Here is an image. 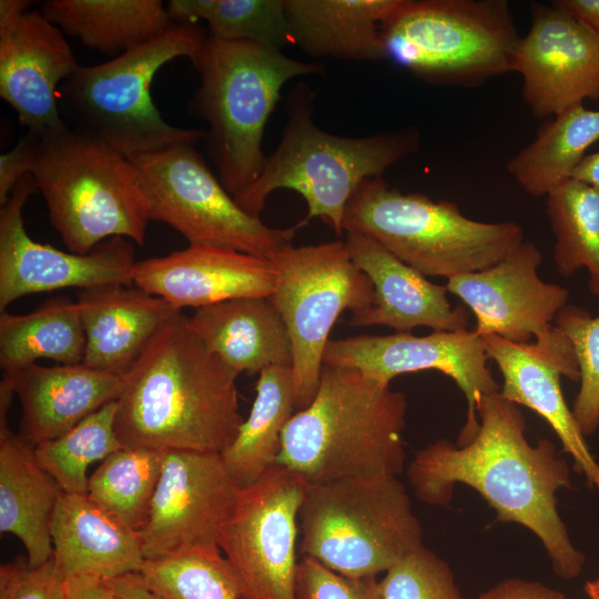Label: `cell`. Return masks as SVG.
I'll return each mask as SVG.
<instances>
[{
  "label": "cell",
  "instance_id": "6da1fadb",
  "mask_svg": "<svg viewBox=\"0 0 599 599\" xmlns=\"http://www.w3.org/2000/svg\"><path fill=\"white\" fill-rule=\"evenodd\" d=\"M479 427L458 446L438 439L415 453L408 480L424 502L445 506L457 483L477 490L504 522L519 524L542 542L555 572L577 578L586 561L575 548L557 510L556 493L571 488L568 464L549 439L531 446L519 405L499 392L483 396Z\"/></svg>",
  "mask_w": 599,
  "mask_h": 599
},
{
  "label": "cell",
  "instance_id": "7a4b0ae2",
  "mask_svg": "<svg viewBox=\"0 0 599 599\" xmlns=\"http://www.w3.org/2000/svg\"><path fill=\"white\" fill-rule=\"evenodd\" d=\"M237 376L176 312L122 375L114 422L121 445L221 454L244 422Z\"/></svg>",
  "mask_w": 599,
  "mask_h": 599
},
{
  "label": "cell",
  "instance_id": "3957f363",
  "mask_svg": "<svg viewBox=\"0 0 599 599\" xmlns=\"http://www.w3.org/2000/svg\"><path fill=\"white\" fill-rule=\"evenodd\" d=\"M407 399L390 384L323 364L317 393L282 435L277 465L308 484L392 475L404 469Z\"/></svg>",
  "mask_w": 599,
  "mask_h": 599
},
{
  "label": "cell",
  "instance_id": "277c9868",
  "mask_svg": "<svg viewBox=\"0 0 599 599\" xmlns=\"http://www.w3.org/2000/svg\"><path fill=\"white\" fill-rule=\"evenodd\" d=\"M192 63L200 87L190 112L207 124V154L223 186L237 199L264 167V131L283 85L296 77L323 74L324 65L261 43L210 37Z\"/></svg>",
  "mask_w": 599,
  "mask_h": 599
},
{
  "label": "cell",
  "instance_id": "5b68a950",
  "mask_svg": "<svg viewBox=\"0 0 599 599\" xmlns=\"http://www.w3.org/2000/svg\"><path fill=\"white\" fill-rule=\"evenodd\" d=\"M314 98L315 92L303 82L291 91L278 146L251 187L234 200L246 213L260 217L271 193L295 191L307 204L298 226L322 219L339 236L345 209L361 183L382 176L412 154L418 135L415 129L358 138L331 134L313 121Z\"/></svg>",
  "mask_w": 599,
  "mask_h": 599
},
{
  "label": "cell",
  "instance_id": "8992f818",
  "mask_svg": "<svg viewBox=\"0 0 599 599\" xmlns=\"http://www.w3.org/2000/svg\"><path fill=\"white\" fill-rule=\"evenodd\" d=\"M32 133L30 174L49 220L68 250L88 254L121 236L143 245L150 203L130 160L84 130L68 125Z\"/></svg>",
  "mask_w": 599,
  "mask_h": 599
},
{
  "label": "cell",
  "instance_id": "52a82bcc",
  "mask_svg": "<svg viewBox=\"0 0 599 599\" xmlns=\"http://www.w3.org/2000/svg\"><path fill=\"white\" fill-rule=\"evenodd\" d=\"M343 231L377 242L425 276L446 280L498 263L525 240L516 222L475 221L454 202L403 193L382 176L364 180L352 195Z\"/></svg>",
  "mask_w": 599,
  "mask_h": 599
},
{
  "label": "cell",
  "instance_id": "ba28073f",
  "mask_svg": "<svg viewBox=\"0 0 599 599\" xmlns=\"http://www.w3.org/2000/svg\"><path fill=\"white\" fill-rule=\"evenodd\" d=\"M298 518L301 554L348 577H376L423 545L397 476L307 483Z\"/></svg>",
  "mask_w": 599,
  "mask_h": 599
},
{
  "label": "cell",
  "instance_id": "9c48e42d",
  "mask_svg": "<svg viewBox=\"0 0 599 599\" xmlns=\"http://www.w3.org/2000/svg\"><path fill=\"white\" fill-rule=\"evenodd\" d=\"M380 35L387 60L460 85L516 72L521 41L505 0H399Z\"/></svg>",
  "mask_w": 599,
  "mask_h": 599
},
{
  "label": "cell",
  "instance_id": "30bf717a",
  "mask_svg": "<svg viewBox=\"0 0 599 599\" xmlns=\"http://www.w3.org/2000/svg\"><path fill=\"white\" fill-rule=\"evenodd\" d=\"M209 34L196 23H176L162 35L106 62L82 67L62 83L69 105L84 130L126 158L180 143H194L205 132L169 124L154 105L150 88L169 61H191Z\"/></svg>",
  "mask_w": 599,
  "mask_h": 599
},
{
  "label": "cell",
  "instance_id": "8fae6325",
  "mask_svg": "<svg viewBox=\"0 0 599 599\" xmlns=\"http://www.w3.org/2000/svg\"><path fill=\"white\" fill-rule=\"evenodd\" d=\"M150 203L151 221L167 224L190 244L270 258L293 245L295 227L277 229L246 213L226 191L194 143L128 158Z\"/></svg>",
  "mask_w": 599,
  "mask_h": 599
},
{
  "label": "cell",
  "instance_id": "7c38bea8",
  "mask_svg": "<svg viewBox=\"0 0 599 599\" xmlns=\"http://www.w3.org/2000/svg\"><path fill=\"white\" fill-rule=\"evenodd\" d=\"M270 260L277 282L270 296L288 331L293 351L296 409L314 399L328 336L344 311L367 308L374 297L370 280L353 262L345 242L290 245Z\"/></svg>",
  "mask_w": 599,
  "mask_h": 599
},
{
  "label": "cell",
  "instance_id": "4fadbf2b",
  "mask_svg": "<svg viewBox=\"0 0 599 599\" xmlns=\"http://www.w3.org/2000/svg\"><path fill=\"white\" fill-rule=\"evenodd\" d=\"M306 485L276 464L238 488L217 545L234 572L240 599H295L297 521Z\"/></svg>",
  "mask_w": 599,
  "mask_h": 599
},
{
  "label": "cell",
  "instance_id": "5bb4252c",
  "mask_svg": "<svg viewBox=\"0 0 599 599\" xmlns=\"http://www.w3.org/2000/svg\"><path fill=\"white\" fill-rule=\"evenodd\" d=\"M488 361L483 337L463 329L433 331L426 336L396 332L329 339L323 364L353 368L384 384L398 375L424 370L449 376L467 400V418L457 441L460 446L478 430L477 407L483 396L500 390Z\"/></svg>",
  "mask_w": 599,
  "mask_h": 599
},
{
  "label": "cell",
  "instance_id": "9a60e30c",
  "mask_svg": "<svg viewBox=\"0 0 599 599\" xmlns=\"http://www.w3.org/2000/svg\"><path fill=\"white\" fill-rule=\"evenodd\" d=\"M35 191L32 174H26L0 205L1 312L29 294L133 284L136 261L134 247L125 237L108 238L88 254L63 252L33 241L24 227L23 207Z\"/></svg>",
  "mask_w": 599,
  "mask_h": 599
},
{
  "label": "cell",
  "instance_id": "2e32d148",
  "mask_svg": "<svg viewBox=\"0 0 599 599\" xmlns=\"http://www.w3.org/2000/svg\"><path fill=\"white\" fill-rule=\"evenodd\" d=\"M237 490L221 454L165 450L148 521L138 532L144 558L219 546Z\"/></svg>",
  "mask_w": 599,
  "mask_h": 599
},
{
  "label": "cell",
  "instance_id": "e0dca14e",
  "mask_svg": "<svg viewBox=\"0 0 599 599\" xmlns=\"http://www.w3.org/2000/svg\"><path fill=\"white\" fill-rule=\"evenodd\" d=\"M540 250L524 240L498 263L478 272L447 280V291L457 296L476 319L479 336L496 335L525 344L550 337L557 314L568 304V288L542 281Z\"/></svg>",
  "mask_w": 599,
  "mask_h": 599
},
{
  "label": "cell",
  "instance_id": "ac0fdd59",
  "mask_svg": "<svg viewBox=\"0 0 599 599\" xmlns=\"http://www.w3.org/2000/svg\"><path fill=\"white\" fill-rule=\"evenodd\" d=\"M27 0L0 1V97L28 130L65 125L57 88L80 67L61 29Z\"/></svg>",
  "mask_w": 599,
  "mask_h": 599
},
{
  "label": "cell",
  "instance_id": "d6986e66",
  "mask_svg": "<svg viewBox=\"0 0 599 599\" xmlns=\"http://www.w3.org/2000/svg\"><path fill=\"white\" fill-rule=\"evenodd\" d=\"M516 72L536 118L555 116L587 99L598 100L599 38L566 12L534 4Z\"/></svg>",
  "mask_w": 599,
  "mask_h": 599
},
{
  "label": "cell",
  "instance_id": "ffe728a7",
  "mask_svg": "<svg viewBox=\"0 0 599 599\" xmlns=\"http://www.w3.org/2000/svg\"><path fill=\"white\" fill-rule=\"evenodd\" d=\"M483 339L489 361L496 363L501 374V396L541 416L559 437L564 451L572 457L575 469L599 491V464L590 453L561 390V376L572 382L580 378L568 337L556 327L550 337L525 344L496 335H486Z\"/></svg>",
  "mask_w": 599,
  "mask_h": 599
},
{
  "label": "cell",
  "instance_id": "44dd1931",
  "mask_svg": "<svg viewBox=\"0 0 599 599\" xmlns=\"http://www.w3.org/2000/svg\"><path fill=\"white\" fill-rule=\"evenodd\" d=\"M277 270L270 258L232 248L194 245L135 262L133 284L176 311L224 301L271 296Z\"/></svg>",
  "mask_w": 599,
  "mask_h": 599
},
{
  "label": "cell",
  "instance_id": "7402d4cb",
  "mask_svg": "<svg viewBox=\"0 0 599 599\" xmlns=\"http://www.w3.org/2000/svg\"><path fill=\"white\" fill-rule=\"evenodd\" d=\"M345 244L353 262L374 287L372 304L353 313L349 325L387 326L399 333L422 326L433 331L468 329L469 311L465 305L451 307L446 285L428 281L366 236L346 233Z\"/></svg>",
  "mask_w": 599,
  "mask_h": 599
},
{
  "label": "cell",
  "instance_id": "603a6c76",
  "mask_svg": "<svg viewBox=\"0 0 599 599\" xmlns=\"http://www.w3.org/2000/svg\"><path fill=\"white\" fill-rule=\"evenodd\" d=\"M21 404L18 436L34 447L54 439L118 400L122 376L79 365L32 363L3 372Z\"/></svg>",
  "mask_w": 599,
  "mask_h": 599
},
{
  "label": "cell",
  "instance_id": "cb8c5ba5",
  "mask_svg": "<svg viewBox=\"0 0 599 599\" xmlns=\"http://www.w3.org/2000/svg\"><path fill=\"white\" fill-rule=\"evenodd\" d=\"M85 334L82 365L122 376L155 332L176 312L141 288L108 285L80 291L77 300Z\"/></svg>",
  "mask_w": 599,
  "mask_h": 599
},
{
  "label": "cell",
  "instance_id": "d4e9b609",
  "mask_svg": "<svg viewBox=\"0 0 599 599\" xmlns=\"http://www.w3.org/2000/svg\"><path fill=\"white\" fill-rule=\"evenodd\" d=\"M62 576L113 579L138 573L145 560L139 534L119 524L87 495L62 493L50 526Z\"/></svg>",
  "mask_w": 599,
  "mask_h": 599
},
{
  "label": "cell",
  "instance_id": "484cf974",
  "mask_svg": "<svg viewBox=\"0 0 599 599\" xmlns=\"http://www.w3.org/2000/svg\"><path fill=\"white\" fill-rule=\"evenodd\" d=\"M189 324L238 375L293 364L288 331L270 296L233 298L197 308Z\"/></svg>",
  "mask_w": 599,
  "mask_h": 599
},
{
  "label": "cell",
  "instance_id": "4316f807",
  "mask_svg": "<svg viewBox=\"0 0 599 599\" xmlns=\"http://www.w3.org/2000/svg\"><path fill=\"white\" fill-rule=\"evenodd\" d=\"M399 0H285L294 44L311 57L386 59L382 23Z\"/></svg>",
  "mask_w": 599,
  "mask_h": 599
},
{
  "label": "cell",
  "instance_id": "83f0119b",
  "mask_svg": "<svg viewBox=\"0 0 599 599\" xmlns=\"http://www.w3.org/2000/svg\"><path fill=\"white\" fill-rule=\"evenodd\" d=\"M62 493L37 463L33 447L0 425V531L23 544L32 566L53 556L50 526Z\"/></svg>",
  "mask_w": 599,
  "mask_h": 599
},
{
  "label": "cell",
  "instance_id": "f1b7e54d",
  "mask_svg": "<svg viewBox=\"0 0 599 599\" xmlns=\"http://www.w3.org/2000/svg\"><path fill=\"white\" fill-rule=\"evenodd\" d=\"M41 12L85 47L120 55L176 24L161 0H47Z\"/></svg>",
  "mask_w": 599,
  "mask_h": 599
},
{
  "label": "cell",
  "instance_id": "f546056e",
  "mask_svg": "<svg viewBox=\"0 0 599 599\" xmlns=\"http://www.w3.org/2000/svg\"><path fill=\"white\" fill-rule=\"evenodd\" d=\"M255 389L247 418L221 453L225 470L238 488L254 484L277 464L283 432L296 409L292 366L263 368Z\"/></svg>",
  "mask_w": 599,
  "mask_h": 599
},
{
  "label": "cell",
  "instance_id": "4dcf8cb0",
  "mask_svg": "<svg viewBox=\"0 0 599 599\" xmlns=\"http://www.w3.org/2000/svg\"><path fill=\"white\" fill-rule=\"evenodd\" d=\"M85 334L77 301L55 296L28 314H0V366L11 370L48 358L61 365L83 362Z\"/></svg>",
  "mask_w": 599,
  "mask_h": 599
},
{
  "label": "cell",
  "instance_id": "1f68e13d",
  "mask_svg": "<svg viewBox=\"0 0 599 599\" xmlns=\"http://www.w3.org/2000/svg\"><path fill=\"white\" fill-rule=\"evenodd\" d=\"M599 140V110L577 104L555 115L536 139L508 162L519 185L534 196L548 195L568 180Z\"/></svg>",
  "mask_w": 599,
  "mask_h": 599
},
{
  "label": "cell",
  "instance_id": "d6a6232c",
  "mask_svg": "<svg viewBox=\"0 0 599 599\" xmlns=\"http://www.w3.org/2000/svg\"><path fill=\"white\" fill-rule=\"evenodd\" d=\"M164 451L122 446L89 477L88 498L119 524L139 532L150 515Z\"/></svg>",
  "mask_w": 599,
  "mask_h": 599
},
{
  "label": "cell",
  "instance_id": "836d02e7",
  "mask_svg": "<svg viewBox=\"0 0 599 599\" xmlns=\"http://www.w3.org/2000/svg\"><path fill=\"white\" fill-rule=\"evenodd\" d=\"M547 214L557 272L569 277L587 268L589 290L599 296V191L568 180L547 195Z\"/></svg>",
  "mask_w": 599,
  "mask_h": 599
},
{
  "label": "cell",
  "instance_id": "e575fe53",
  "mask_svg": "<svg viewBox=\"0 0 599 599\" xmlns=\"http://www.w3.org/2000/svg\"><path fill=\"white\" fill-rule=\"evenodd\" d=\"M166 10L176 23L204 20L213 39L251 41L280 50L294 44L285 0H171Z\"/></svg>",
  "mask_w": 599,
  "mask_h": 599
},
{
  "label": "cell",
  "instance_id": "d590c367",
  "mask_svg": "<svg viewBox=\"0 0 599 599\" xmlns=\"http://www.w3.org/2000/svg\"><path fill=\"white\" fill-rule=\"evenodd\" d=\"M138 573L156 599H240L234 572L219 546L145 559Z\"/></svg>",
  "mask_w": 599,
  "mask_h": 599
},
{
  "label": "cell",
  "instance_id": "8d00e7d4",
  "mask_svg": "<svg viewBox=\"0 0 599 599\" xmlns=\"http://www.w3.org/2000/svg\"><path fill=\"white\" fill-rule=\"evenodd\" d=\"M116 400L101 407L65 434L33 447L37 463L63 493L87 495L88 467L122 447L114 428Z\"/></svg>",
  "mask_w": 599,
  "mask_h": 599
},
{
  "label": "cell",
  "instance_id": "74e56055",
  "mask_svg": "<svg viewBox=\"0 0 599 599\" xmlns=\"http://www.w3.org/2000/svg\"><path fill=\"white\" fill-rule=\"evenodd\" d=\"M554 325L570 341L580 374V387L572 406L582 433L590 436L599 427V315L592 317L580 306L567 304Z\"/></svg>",
  "mask_w": 599,
  "mask_h": 599
},
{
  "label": "cell",
  "instance_id": "f35d334b",
  "mask_svg": "<svg viewBox=\"0 0 599 599\" xmlns=\"http://www.w3.org/2000/svg\"><path fill=\"white\" fill-rule=\"evenodd\" d=\"M383 599H463L450 567L423 545L379 580Z\"/></svg>",
  "mask_w": 599,
  "mask_h": 599
},
{
  "label": "cell",
  "instance_id": "ab89813d",
  "mask_svg": "<svg viewBox=\"0 0 599 599\" xmlns=\"http://www.w3.org/2000/svg\"><path fill=\"white\" fill-rule=\"evenodd\" d=\"M295 599H383L376 577L341 575L303 556L295 575Z\"/></svg>",
  "mask_w": 599,
  "mask_h": 599
},
{
  "label": "cell",
  "instance_id": "60d3db41",
  "mask_svg": "<svg viewBox=\"0 0 599 599\" xmlns=\"http://www.w3.org/2000/svg\"><path fill=\"white\" fill-rule=\"evenodd\" d=\"M64 581L53 556L38 566L19 557L0 567V599H67Z\"/></svg>",
  "mask_w": 599,
  "mask_h": 599
},
{
  "label": "cell",
  "instance_id": "b9f144b4",
  "mask_svg": "<svg viewBox=\"0 0 599 599\" xmlns=\"http://www.w3.org/2000/svg\"><path fill=\"white\" fill-rule=\"evenodd\" d=\"M34 140L31 132L18 144L0 156V205L4 204L19 180L30 174L33 160Z\"/></svg>",
  "mask_w": 599,
  "mask_h": 599
},
{
  "label": "cell",
  "instance_id": "7bdbcfd3",
  "mask_svg": "<svg viewBox=\"0 0 599 599\" xmlns=\"http://www.w3.org/2000/svg\"><path fill=\"white\" fill-rule=\"evenodd\" d=\"M477 599H566L562 592L542 583L509 578L479 595Z\"/></svg>",
  "mask_w": 599,
  "mask_h": 599
},
{
  "label": "cell",
  "instance_id": "ee69618b",
  "mask_svg": "<svg viewBox=\"0 0 599 599\" xmlns=\"http://www.w3.org/2000/svg\"><path fill=\"white\" fill-rule=\"evenodd\" d=\"M67 599H120L108 581L93 575H74L64 581Z\"/></svg>",
  "mask_w": 599,
  "mask_h": 599
},
{
  "label": "cell",
  "instance_id": "f6af8a7d",
  "mask_svg": "<svg viewBox=\"0 0 599 599\" xmlns=\"http://www.w3.org/2000/svg\"><path fill=\"white\" fill-rule=\"evenodd\" d=\"M551 6L569 14L599 38V0H556Z\"/></svg>",
  "mask_w": 599,
  "mask_h": 599
},
{
  "label": "cell",
  "instance_id": "bcb514c9",
  "mask_svg": "<svg viewBox=\"0 0 599 599\" xmlns=\"http://www.w3.org/2000/svg\"><path fill=\"white\" fill-rule=\"evenodd\" d=\"M120 599H156L145 587L139 573L105 579Z\"/></svg>",
  "mask_w": 599,
  "mask_h": 599
},
{
  "label": "cell",
  "instance_id": "7dc6e473",
  "mask_svg": "<svg viewBox=\"0 0 599 599\" xmlns=\"http://www.w3.org/2000/svg\"><path fill=\"white\" fill-rule=\"evenodd\" d=\"M571 179L599 191V151L586 155L573 171Z\"/></svg>",
  "mask_w": 599,
  "mask_h": 599
},
{
  "label": "cell",
  "instance_id": "c3c4849f",
  "mask_svg": "<svg viewBox=\"0 0 599 599\" xmlns=\"http://www.w3.org/2000/svg\"><path fill=\"white\" fill-rule=\"evenodd\" d=\"M587 599H599V578L589 580L585 585Z\"/></svg>",
  "mask_w": 599,
  "mask_h": 599
}]
</instances>
